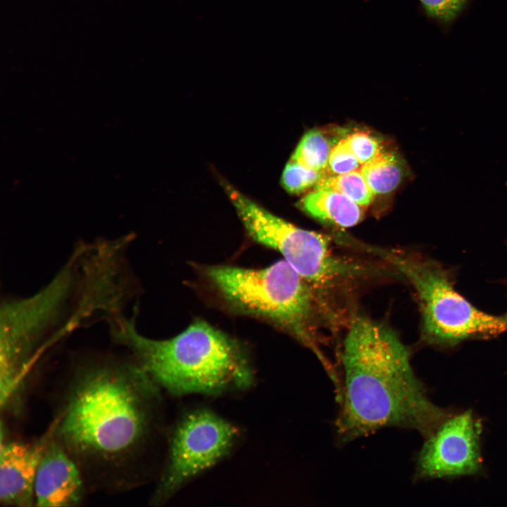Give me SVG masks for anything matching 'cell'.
Wrapping results in <instances>:
<instances>
[{
    "label": "cell",
    "instance_id": "obj_1",
    "mask_svg": "<svg viewBox=\"0 0 507 507\" xmlns=\"http://www.w3.org/2000/svg\"><path fill=\"white\" fill-rule=\"evenodd\" d=\"M160 388L131 358L79 361L52 424L86 481L108 489L130 487L152 437Z\"/></svg>",
    "mask_w": 507,
    "mask_h": 507
},
{
    "label": "cell",
    "instance_id": "obj_2",
    "mask_svg": "<svg viewBox=\"0 0 507 507\" xmlns=\"http://www.w3.org/2000/svg\"><path fill=\"white\" fill-rule=\"evenodd\" d=\"M344 385L335 425L348 443L382 428H409L425 439L451 414L434 405L415 376L411 352L389 327L356 318L346 334Z\"/></svg>",
    "mask_w": 507,
    "mask_h": 507
},
{
    "label": "cell",
    "instance_id": "obj_3",
    "mask_svg": "<svg viewBox=\"0 0 507 507\" xmlns=\"http://www.w3.org/2000/svg\"><path fill=\"white\" fill-rule=\"evenodd\" d=\"M113 339L160 388L170 394L220 395L243 391L254 382L247 350L237 339L202 320L163 340L139 334L134 317L110 321Z\"/></svg>",
    "mask_w": 507,
    "mask_h": 507
},
{
    "label": "cell",
    "instance_id": "obj_4",
    "mask_svg": "<svg viewBox=\"0 0 507 507\" xmlns=\"http://www.w3.org/2000/svg\"><path fill=\"white\" fill-rule=\"evenodd\" d=\"M202 272L209 287L230 311L287 332L315 353L329 376L334 374L313 336L310 282L286 261L259 269L214 265Z\"/></svg>",
    "mask_w": 507,
    "mask_h": 507
},
{
    "label": "cell",
    "instance_id": "obj_5",
    "mask_svg": "<svg viewBox=\"0 0 507 507\" xmlns=\"http://www.w3.org/2000/svg\"><path fill=\"white\" fill-rule=\"evenodd\" d=\"M80 270L72 256L35 295L9 299L1 306L0 379L21 384L48 346L80 325Z\"/></svg>",
    "mask_w": 507,
    "mask_h": 507
},
{
    "label": "cell",
    "instance_id": "obj_6",
    "mask_svg": "<svg viewBox=\"0 0 507 507\" xmlns=\"http://www.w3.org/2000/svg\"><path fill=\"white\" fill-rule=\"evenodd\" d=\"M383 255L415 291L422 339L426 344L450 349L465 341L495 338L507 332V311L495 315L476 307L457 290L451 268L418 255Z\"/></svg>",
    "mask_w": 507,
    "mask_h": 507
},
{
    "label": "cell",
    "instance_id": "obj_7",
    "mask_svg": "<svg viewBox=\"0 0 507 507\" xmlns=\"http://www.w3.org/2000/svg\"><path fill=\"white\" fill-rule=\"evenodd\" d=\"M223 187L249 237L278 251L309 282L328 284L359 270L337 258L321 234L275 215L226 182Z\"/></svg>",
    "mask_w": 507,
    "mask_h": 507
},
{
    "label": "cell",
    "instance_id": "obj_8",
    "mask_svg": "<svg viewBox=\"0 0 507 507\" xmlns=\"http://www.w3.org/2000/svg\"><path fill=\"white\" fill-rule=\"evenodd\" d=\"M239 435L235 425L208 409L184 413L171 434L152 504L165 503L186 483L215 465L230 452Z\"/></svg>",
    "mask_w": 507,
    "mask_h": 507
},
{
    "label": "cell",
    "instance_id": "obj_9",
    "mask_svg": "<svg viewBox=\"0 0 507 507\" xmlns=\"http://www.w3.org/2000/svg\"><path fill=\"white\" fill-rule=\"evenodd\" d=\"M481 423L470 410L451 415L426 439L416 467L418 479L474 475L482 468Z\"/></svg>",
    "mask_w": 507,
    "mask_h": 507
},
{
    "label": "cell",
    "instance_id": "obj_10",
    "mask_svg": "<svg viewBox=\"0 0 507 507\" xmlns=\"http://www.w3.org/2000/svg\"><path fill=\"white\" fill-rule=\"evenodd\" d=\"M53 434L52 423L43 435L31 441L11 439L1 430L0 502L2 505L35 506L36 474Z\"/></svg>",
    "mask_w": 507,
    "mask_h": 507
},
{
    "label": "cell",
    "instance_id": "obj_11",
    "mask_svg": "<svg viewBox=\"0 0 507 507\" xmlns=\"http://www.w3.org/2000/svg\"><path fill=\"white\" fill-rule=\"evenodd\" d=\"M87 481L72 455L54 434L39 462L35 482V506L67 507L80 505Z\"/></svg>",
    "mask_w": 507,
    "mask_h": 507
},
{
    "label": "cell",
    "instance_id": "obj_12",
    "mask_svg": "<svg viewBox=\"0 0 507 507\" xmlns=\"http://www.w3.org/2000/svg\"><path fill=\"white\" fill-rule=\"evenodd\" d=\"M299 206L314 218L342 227L357 225L363 217V207L333 190L315 189L300 201Z\"/></svg>",
    "mask_w": 507,
    "mask_h": 507
},
{
    "label": "cell",
    "instance_id": "obj_13",
    "mask_svg": "<svg viewBox=\"0 0 507 507\" xmlns=\"http://www.w3.org/2000/svg\"><path fill=\"white\" fill-rule=\"evenodd\" d=\"M360 170L375 195L393 191L399 184L403 174L398 158L389 151H382L363 164Z\"/></svg>",
    "mask_w": 507,
    "mask_h": 507
},
{
    "label": "cell",
    "instance_id": "obj_14",
    "mask_svg": "<svg viewBox=\"0 0 507 507\" xmlns=\"http://www.w3.org/2000/svg\"><path fill=\"white\" fill-rule=\"evenodd\" d=\"M315 189L339 192L363 208L368 206L375 196L360 169L340 175H326L317 184Z\"/></svg>",
    "mask_w": 507,
    "mask_h": 507
},
{
    "label": "cell",
    "instance_id": "obj_15",
    "mask_svg": "<svg viewBox=\"0 0 507 507\" xmlns=\"http://www.w3.org/2000/svg\"><path fill=\"white\" fill-rule=\"evenodd\" d=\"M331 149L321 132L311 130L300 140L291 160L307 168L327 173Z\"/></svg>",
    "mask_w": 507,
    "mask_h": 507
},
{
    "label": "cell",
    "instance_id": "obj_16",
    "mask_svg": "<svg viewBox=\"0 0 507 507\" xmlns=\"http://www.w3.org/2000/svg\"><path fill=\"white\" fill-rule=\"evenodd\" d=\"M326 173L307 168L290 160L283 170L282 183L289 192L300 193L316 186Z\"/></svg>",
    "mask_w": 507,
    "mask_h": 507
},
{
    "label": "cell",
    "instance_id": "obj_17",
    "mask_svg": "<svg viewBox=\"0 0 507 507\" xmlns=\"http://www.w3.org/2000/svg\"><path fill=\"white\" fill-rule=\"evenodd\" d=\"M359 163L346 138L339 140L331 149L327 170L330 175H340L359 170Z\"/></svg>",
    "mask_w": 507,
    "mask_h": 507
},
{
    "label": "cell",
    "instance_id": "obj_18",
    "mask_svg": "<svg viewBox=\"0 0 507 507\" xmlns=\"http://www.w3.org/2000/svg\"><path fill=\"white\" fill-rule=\"evenodd\" d=\"M345 138L361 165L383 151L380 142L365 132H356Z\"/></svg>",
    "mask_w": 507,
    "mask_h": 507
},
{
    "label": "cell",
    "instance_id": "obj_19",
    "mask_svg": "<svg viewBox=\"0 0 507 507\" xmlns=\"http://www.w3.org/2000/svg\"><path fill=\"white\" fill-rule=\"evenodd\" d=\"M425 13L439 23L454 20L464 8L467 0H419Z\"/></svg>",
    "mask_w": 507,
    "mask_h": 507
}]
</instances>
